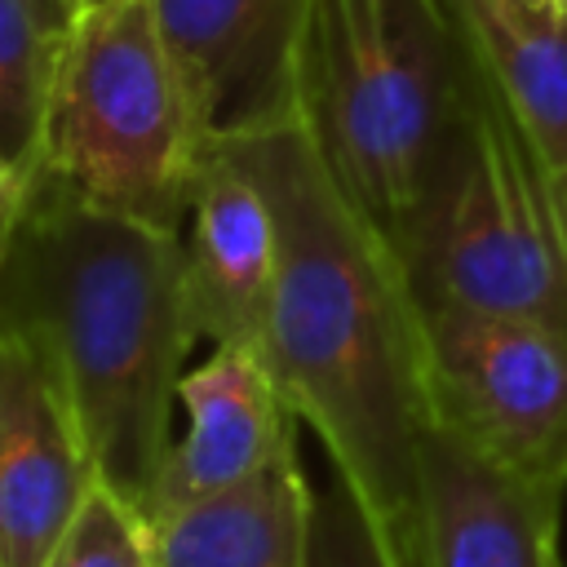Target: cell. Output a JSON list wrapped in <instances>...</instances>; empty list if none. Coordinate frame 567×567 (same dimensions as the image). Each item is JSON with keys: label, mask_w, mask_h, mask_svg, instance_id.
Instances as JSON below:
<instances>
[{"label": "cell", "mask_w": 567, "mask_h": 567, "mask_svg": "<svg viewBox=\"0 0 567 567\" xmlns=\"http://www.w3.org/2000/svg\"><path fill=\"white\" fill-rule=\"evenodd\" d=\"M0 323L31 332L53 354L97 483L146 514L199 341L177 230L31 182L0 261Z\"/></svg>", "instance_id": "2"}, {"label": "cell", "mask_w": 567, "mask_h": 567, "mask_svg": "<svg viewBox=\"0 0 567 567\" xmlns=\"http://www.w3.org/2000/svg\"><path fill=\"white\" fill-rule=\"evenodd\" d=\"M558 509L563 492L527 483L430 425L412 567H563Z\"/></svg>", "instance_id": "10"}, {"label": "cell", "mask_w": 567, "mask_h": 567, "mask_svg": "<svg viewBox=\"0 0 567 567\" xmlns=\"http://www.w3.org/2000/svg\"><path fill=\"white\" fill-rule=\"evenodd\" d=\"M93 4H102V0H66V9H71V18H75L80 9H93Z\"/></svg>", "instance_id": "19"}, {"label": "cell", "mask_w": 567, "mask_h": 567, "mask_svg": "<svg viewBox=\"0 0 567 567\" xmlns=\"http://www.w3.org/2000/svg\"><path fill=\"white\" fill-rule=\"evenodd\" d=\"M208 142L164 49L151 0L80 9L53 58L40 164L31 182L182 230Z\"/></svg>", "instance_id": "4"}, {"label": "cell", "mask_w": 567, "mask_h": 567, "mask_svg": "<svg viewBox=\"0 0 567 567\" xmlns=\"http://www.w3.org/2000/svg\"><path fill=\"white\" fill-rule=\"evenodd\" d=\"M164 49L213 146L297 115L306 0H151Z\"/></svg>", "instance_id": "7"}, {"label": "cell", "mask_w": 567, "mask_h": 567, "mask_svg": "<svg viewBox=\"0 0 567 567\" xmlns=\"http://www.w3.org/2000/svg\"><path fill=\"white\" fill-rule=\"evenodd\" d=\"M315 487L297 447L252 483L155 523V567H306Z\"/></svg>", "instance_id": "13"}, {"label": "cell", "mask_w": 567, "mask_h": 567, "mask_svg": "<svg viewBox=\"0 0 567 567\" xmlns=\"http://www.w3.org/2000/svg\"><path fill=\"white\" fill-rule=\"evenodd\" d=\"M97 483L53 354L0 323V567H40Z\"/></svg>", "instance_id": "8"}, {"label": "cell", "mask_w": 567, "mask_h": 567, "mask_svg": "<svg viewBox=\"0 0 567 567\" xmlns=\"http://www.w3.org/2000/svg\"><path fill=\"white\" fill-rule=\"evenodd\" d=\"M434 425L492 465L567 492V328L425 301Z\"/></svg>", "instance_id": "6"}, {"label": "cell", "mask_w": 567, "mask_h": 567, "mask_svg": "<svg viewBox=\"0 0 567 567\" xmlns=\"http://www.w3.org/2000/svg\"><path fill=\"white\" fill-rule=\"evenodd\" d=\"M306 567H412V563L368 518L359 496L332 474V483L323 492H315Z\"/></svg>", "instance_id": "16"}, {"label": "cell", "mask_w": 567, "mask_h": 567, "mask_svg": "<svg viewBox=\"0 0 567 567\" xmlns=\"http://www.w3.org/2000/svg\"><path fill=\"white\" fill-rule=\"evenodd\" d=\"M563 9H567V0H563Z\"/></svg>", "instance_id": "21"}, {"label": "cell", "mask_w": 567, "mask_h": 567, "mask_svg": "<svg viewBox=\"0 0 567 567\" xmlns=\"http://www.w3.org/2000/svg\"><path fill=\"white\" fill-rule=\"evenodd\" d=\"M40 567H155V523L106 483H93Z\"/></svg>", "instance_id": "15"}, {"label": "cell", "mask_w": 567, "mask_h": 567, "mask_svg": "<svg viewBox=\"0 0 567 567\" xmlns=\"http://www.w3.org/2000/svg\"><path fill=\"white\" fill-rule=\"evenodd\" d=\"M62 31L35 0H0V155L31 182L40 164L44 102Z\"/></svg>", "instance_id": "14"}, {"label": "cell", "mask_w": 567, "mask_h": 567, "mask_svg": "<svg viewBox=\"0 0 567 567\" xmlns=\"http://www.w3.org/2000/svg\"><path fill=\"white\" fill-rule=\"evenodd\" d=\"M465 89L456 0H306L297 111L390 239L425 199Z\"/></svg>", "instance_id": "3"}, {"label": "cell", "mask_w": 567, "mask_h": 567, "mask_svg": "<svg viewBox=\"0 0 567 567\" xmlns=\"http://www.w3.org/2000/svg\"><path fill=\"white\" fill-rule=\"evenodd\" d=\"M461 27L496 80L567 230V9L536 0H456Z\"/></svg>", "instance_id": "12"}, {"label": "cell", "mask_w": 567, "mask_h": 567, "mask_svg": "<svg viewBox=\"0 0 567 567\" xmlns=\"http://www.w3.org/2000/svg\"><path fill=\"white\" fill-rule=\"evenodd\" d=\"M177 244L199 341L261 346L279 235L261 182L230 146H213L204 155Z\"/></svg>", "instance_id": "11"}, {"label": "cell", "mask_w": 567, "mask_h": 567, "mask_svg": "<svg viewBox=\"0 0 567 567\" xmlns=\"http://www.w3.org/2000/svg\"><path fill=\"white\" fill-rule=\"evenodd\" d=\"M536 4H554V9H563V0H536Z\"/></svg>", "instance_id": "20"}, {"label": "cell", "mask_w": 567, "mask_h": 567, "mask_svg": "<svg viewBox=\"0 0 567 567\" xmlns=\"http://www.w3.org/2000/svg\"><path fill=\"white\" fill-rule=\"evenodd\" d=\"M394 244L421 301L567 328V230L514 111L474 49L456 133Z\"/></svg>", "instance_id": "5"}, {"label": "cell", "mask_w": 567, "mask_h": 567, "mask_svg": "<svg viewBox=\"0 0 567 567\" xmlns=\"http://www.w3.org/2000/svg\"><path fill=\"white\" fill-rule=\"evenodd\" d=\"M27 199H31V182L0 155V261H4L9 244H13V235H18V221L27 213Z\"/></svg>", "instance_id": "17"}, {"label": "cell", "mask_w": 567, "mask_h": 567, "mask_svg": "<svg viewBox=\"0 0 567 567\" xmlns=\"http://www.w3.org/2000/svg\"><path fill=\"white\" fill-rule=\"evenodd\" d=\"M182 430L155 478L146 518L226 496L297 447L301 421L284 403L257 341H221L186 368L177 390Z\"/></svg>", "instance_id": "9"}, {"label": "cell", "mask_w": 567, "mask_h": 567, "mask_svg": "<svg viewBox=\"0 0 567 567\" xmlns=\"http://www.w3.org/2000/svg\"><path fill=\"white\" fill-rule=\"evenodd\" d=\"M35 4H40V13L49 18V27H53V31H66V22H71L66 0H35Z\"/></svg>", "instance_id": "18"}, {"label": "cell", "mask_w": 567, "mask_h": 567, "mask_svg": "<svg viewBox=\"0 0 567 567\" xmlns=\"http://www.w3.org/2000/svg\"><path fill=\"white\" fill-rule=\"evenodd\" d=\"M230 151L261 182L279 235L261 332L275 385L412 563L421 443L434 425L425 301L399 244L332 173L301 111Z\"/></svg>", "instance_id": "1"}]
</instances>
